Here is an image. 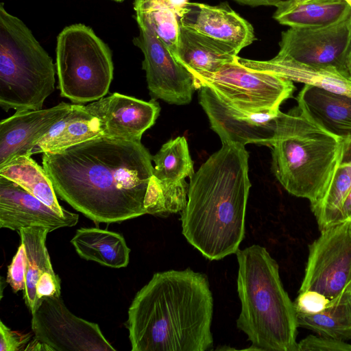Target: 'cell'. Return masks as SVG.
I'll return each mask as SVG.
<instances>
[{
    "instance_id": "cell-33",
    "label": "cell",
    "mask_w": 351,
    "mask_h": 351,
    "mask_svg": "<svg viewBox=\"0 0 351 351\" xmlns=\"http://www.w3.org/2000/svg\"><path fill=\"white\" fill-rule=\"evenodd\" d=\"M329 300L317 291H305L298 292V295L293 302V306L295 313L313 314L324 310Z\"/></svg>"
},
{
    "instance_id": "cell-37",
    "label": "cell",
    "mask_w": 351,
    "mask_h": 351,
    "mask_svg": "<svg viewBox=\"0 0 351 351\" xmlns=\"http://www.w3.org/2000/svg\"><path fill=\"white\" fill-rule=\"evenodd\" d=\"M239 3L253 7L256 6H277L283 0H234Z\"/></svg>"
},
{
    "instance_id": "cell-12",
    "label": "cell",
    "mask_w": 351,
    "mask_h": 351,
    "mask_svg": "<svg viewBox=\"0 0 351 351\" xmlns=\"http://www.w3.org/2000/svg\"><path fill=\"white\" fill-rule=\"evenodd\" d=\"M139 34L133 43L143 53V69L152 99L175 105H186L196 89L192 74L169 49L145 26L138 25Z\"/></svg>"
},
{
    "instance_id": "cell-38",
    "label": "cell",
    "mask_w": 351,
    "mask_h": 351,
    "mask_svg": "<svg viewBox=\"0 0 351 351\" xmlns=\"http://www.w3.org/2000/svg\"><path fill=\"white\" fill-rule=\"evenodd\" d=\"M171 8L178 16L179 19L184 13V9L189 2V0H167Z\"/></svg>"
},
{
    "instance_id": "cell-10",
    "label": "cell",
    "mask_w": 351,
    "mask_h": 351,
    "mask_svg": "<svg viewBox=\"0 0 351 351\" xmlns=\"http://www.w3.org/2000/svg\"><path fill=\"white\" fill-rule=\"evenodd\" d=\"M34 339L53 351H114L97 324L73 314L60 297H45L32 313Z\"/></svg>"
},
{
    "instance_id": "cell-20",
    "label": "cell",
    "mask_w": 351,
    "mask_h": 351,
    "mask_svg": "<svg viewBox=\"0 0 351 351\" xmlns=\"http://www.w3.org/2000/svg\"><path fill=\"white\" fill-rule=\"evenodd\" d=\"M239 51L234 47L180 25L174 58L192 75L213 73L234 61Z\"/></svg>"
},
{
    "instance_id": "cell-34",
    "label": "cell",
    "mask_w": 351,
    "mask_h": 351,
    "mask_svg": "<svg viewBox=\"0 0 351 351\" xmlns=\"http://www.w3.org/2000/svg\"><path fill=\"white\" fill-rule=\"evenodd\" d=\"M30 336L14 331L0 322V351L25 350V346L29 342Z\"/></svg>"
},
{
    "instance_id": "cell-8",
    "label": "cell",
    "mask_w": 351,
    "mask_h": 351,
    "mask_svg": "<svg viewBox=\"0 0 351 351\" xmlns=\"http://www.w3.org/2000/svg\"><path fill=\"white\" fill-rule=\"evenodd\" d=\"M237 57L215 72L193 74L196 89L208 86L244 111L279 112L281 104L293 95L295 89L293 82L274 73L247 68Z\"/></svg>"
},
{
    "instance_id": "cell-42",
    "label": "cell",
    "mask_w": 351,
    "mask_h": 351,
    "mask_svg": "<svg viewBox=\"0 0 351 351\" xmlns=\"http://www.w3.org/2000/svg\"><path fill=\"white\" fill-rule=\"evenodd\" d=\"M344 0H314V2H335V1H341Z\"/></svg>"
},
{
    "instance_id": "cell-32",
    "label": "cell",
    "mask_w": 351,
    "mask_h": 351,
    "mask_svg": "<svg viewBox=\"0 0 351 351\" xmlns=\"http://www.w3.org/2000/svg\"><path fill=\"white\" fill-rule=\"evenodd\" d=\"M297 351H351V344L319 335H310L298 342Z\"/></svg>"
},
{
    "instance_id": "cell-6",
    "label": "cell",
    "mask_w": 351,
    "mask_h": 351,
    "mask_svg": "<svg viewBox=\"0 0 351 351\" xmlns=\"http://www.w3.org/2000/svg\"><path fill=\"white\" fill-rule=\"evenodd\" d=\"M51 57L18 17L0 5V106L8 112L43 109L55 89Z\"/></svg>"
},
{
    "instance_id": "cell-15",
    "label": "cell",
    "mask_w": 351,
    "mask_h": 351,
    "mask_svg": "<svg viewBox=\"0 0 351 351\" xmlns=\"http://www.w3.org/2000/svg\"><path fill=\"white\" fill-rule=\"evenodd\" d=\"M61 102L49 108L16 111L0 123V167L16 158L33 154L38 141L72 108Z\"/></svg>"
},
{
    "instance_id": "cell-4",
    "label": "cell",
    "mask_w": 351,
    "mask_h": 351,
    "mask_svg": "<svg viewBox=\"0 0 351 351\" xmlns=\"http://www.w3.org/2000/svg\"><path fill=\"white\" fill-rule=\"evenodd\" d=\"M236 254L241 303L237 325L251 342L250 349L297 351L296 313L281 282L278 264L258 245L238 250Z\"/></svg>"
},
{
    "instance_id": "cell-18",
    "label": "cell",
    "mask_w": 351,
    "mask_h": 351,
    "mask_svg": "<svg viewBox=\"0 0 351 351\" xmlns=\"http://www.w3.org/2000/svg\"><path fill=\"white\" fill-rule=\"evenodd\" d=\"M297 110L333 136L351 138V95L304 84Z\"/></svg>"
},
{
    "instance_id": "cell-43",
    "label": "cell",
    "mask_w": 351,
    "mask_h": 351,
    "mask_svg": "<svg viewBox=\"0 0 351 351\" xmlns=\"http://www.w3.org/2000/svg\"><path fill=\"white\" fill-rule=\"evenodd\" d=\"M344 1H346V3L350 6V8H351V0H344Z\"/></svg>"
},
{
    "instance_id": "cell-16",
    "label": "cell",
    "mask_w": 351,
    "mask_h": 351,
    "mask_svg": "<svg viewBox=\"0 0 351 351\" xmlns=\"http://www.w3.org/2000/svg\"><path fill=\"white\" fill-rule=\"evenodd\" d=\"M79 215L69 212L58 214L42 201L14 182L0 176V228L19 232L34 226L47 228L50 232L72 227Z\"/></svg>"
},
{
    "instance_id": "cell-1",
    "label": "cell",
    "mask_w": 351,
    "mask_h": 351,
    "mask_svg": "<svg viewBox=\"0 0 351 351\" xmlns=\"http://www.w3.org/2000/svg\"><path fill=\"white\" fill-rule=\"evenodd\" d=\"M43 154L56 194L94 222L119 223L146 214L154 166L141 142L103 135Z\"/></svg>"
},
{
    "instance_id": "cell-24",
    "label": "cell",
    "mask_w": 351,
    "mask_h": 351,
    "mask_svg": "<svg viewBox=\"0 0 351 351\" xmlns=\"http://www.w3.org/2000/svg\"><path fill=\"white\" fill-rule=\"evenodd\" d=\"M351 15V8L344 1L296 3L282 1L273 18L290 27L313 28L334 24Z\"/></svg>"
},
{
    "instance_id": "cell-21",
    "label": "cell",
    "mask_w": 351,
    "mask_h": 351,
    "mask_svg": "<svg viewBox=\"0 0 351 351\" xmlns=\"http://www.w3.org/2000/svg\"><path fill=\"white\" fill-rule=\"evenodd\" d=\"M103 135L101 121L86 106L75 104L38 141L33 154L56 152Z\"/></svg>"
},
{
    "instance_id": "cell-2",
    "label": "cell",
    "mask_w": 351,
    "mask_h": 351,
    "mask_svg": "<svg viewBox=\"0 0 351 351\" xmlns=\"http://www.w3.org/2000/svg\"><path fill=\"white\" fill-rule=\"evenodd\" d=\"M213 299L207 276L187 268L154 274L136 294L126 326L132 351L213 347Z\"/></svg>"
},
{
    "instance_id": "cell-9",
    "label": "cell",
    "mask_w": 351,
    "mask_h": 351,
    "mask_svg": "<svg viewBox=\"0 0 351 351\" xmlns=\"http://www.w3.org/2000/svg\"><path fill=\"white\" fill-rule=\"evenodd\" d=\"M350 282L351 221H346L320 231L309 245L298 292L315 291L331 300Z\"/></svg>"
},
{
    "instance_id": "cell-40",
    "label": "cell",
    "mask_w": 351,
    "mask_h": 351,
    "mask_svg": "<svg viewBox=\"0 0 351 351\" xmlns=\"http://www.w3.org/2000/svg\"><path fill=\"white\" fill-rule=\"evenodd\" d=\"M347 66L350 76L351 77V45L348 55L347 58Z\"/></svg>"
},
{
    "instance_id": "cell-39",
    "label": "cell",
    "mask_w": 351,
    "mask_h": 351,
    "mask_svg": "<svg viewBox=\"0 0 351 351\" xmlns=\"http://www.w3.org/2000/svg\"><path fill=\"white\" fill-rule=\"evenodd\" d=\"M25 351L27 350H36V351H41V350H49L53 351L52 348H50L47 344L42 343L36 339H34V341H31L25 348Z\"/></svg>"
},
{
    "instance_id": "cell-30",
    "label": "cell",
    "mask_w": 351,
    "mask_h": 351,
    "mask_svg": "<svg viewBox=\"0 0 351 351\" xmlns=\"http://www.w3.org/2000/svg\"><path fill=\"white\" fill-rule=\"evenodd\" d=\"M189 184L185 180L166 182L151 177L144 199L146 214L167 217L182 212L188 199Z\"/></svg>"
},
{
    "instance_id": "cell-14",
    "label": "cell",
    "mask_w": 351,
    "mask_h": 351,
    "mask_svg": "<svg viewBox=\"0 0 351 351\" xmlns=\"http://www.w3.org/2000/svg\"><path fill=\"white\" fill-rule=\"evenodd\" d=\"M101 122L104 135L125 141L141 142L143 133L154 125L160 104L114 93L86 106Z\"/></svg>"
},
{
    "instance_id": "cell-36",
    "label": "cell",
    "mask_w": 351,
    "mask_h": 351,
    "mask_svg": "<svg viewBox=\"0 0 351 351\" xmlns=\"http://www.w3.org/2000/svg\"><path fill=\"white\" fill-rule=\"evenodd\" d=\"M351 219V191L348 193L345 199L343 202L339 217L338 219V223H343L346 221H350ZM337 223V224H338Z\"/></svg>"
},
{
    "instance_id": "cell-45",
    "label": "cell",
    "mask_w": 351,
    "mask_h": 351,
    "mask_svg": "<svg viewBox=\"0 0 351 351\" xmlns=\"http://www.w3.org/2000/svg\"><path fill=\"white\" fill-rule=\"evenodd\" d=\"M350 221H351V219H350Z\"/></svg>"
},
{
    "instance_id": "cell-13",
    "label": "cell",
    "mask_w": 351,
    "mask_h": 351,
    "mask_svg": "<svg viewBox=\"0 0 351 351\" xmlns=\"http://www.w3.org/2000/svg\"><path fill=\"white\" fill-rule=\"evenodd\" d=\"M197 90L199 103L222 143L270 145L280 110L250 112L237 108L208 86H200Z\"/></svg>"
},
{
    "instance_id": "cell-19",
    "label": "cell",
    "mask_w": 351,
    "mask_h": 351,
    "mask_svg": "<svg viewBox=\"0 0 351 351\" xmlns=\"http://www.w3.org/2000/svg\"><path fill=\"white\" fill-rule=\"evenodd\" d=\"M237 59L242 65L252 70L269 72L293 82L351 95V77L334 68L306 64L278 56L268 60H254L239 56Z\"/></svg>"
},
{
    "instance_id": "cell-27",
    "label": "cell",
    "mask_w": 351,
    "mask_h": 351,
    "mask_svg": "<svg viewBox=\"0 0 351 351\" xmlns=\"http://www.w3.org/2000/svg\"><path fill=\"white\" fill-rule=\"evenodd\" d=\"M49 232L47 228L40 226L23 228L19 232L27 256L23 298L32 313L40 302L36 289L39 277L45 271L53 269L45 245L47 235Z\"/></svg>"
},
{
    "instance_id": "cell-28",
    "label": "cell",
    "mask_w": 351,
    "mask_h": 351,
    "mask_svg": "<svg viewBox=\"0 0 351 351\" xmlns=\"http://www.w3.org/2000/svg\"><path fill=\"white\" fill-rule=\"evenodd\" d=\"M134 9L138 25L152 30L173 56L178 45L180 24L167 1L134 0Z\"/></svg>"
},
{
    "instance_id": "cell-29",
    "label": "cell",
    "mask_w": 351,
    "mask_h": 351,
    "mask_svg": "<svg viewBox=\"0 0 351 351\" xmlns=\"http://www.w3.org/2000/svg\"><path fill=\"white\" fill-rule=\"evenodd\" d=\"M153 175L160 180L178 182L191 178L195 173L194 162L191 157L189 145L184 136H178L164 143L152 156Z\"/></svg>"
},
{
    "instance_id": "cell-31",
    "label": "cell",
    "mask_w": 351,
    "mask_h": 351,
    "mask_svg": "<svg viewBox=\"0 0 351 351\" xmlns=\"http://www.w3.org/2000/svg\"><path fill=\"white\" fill-rule=\"evenodd\" d=\"M27 267V256L24 245L21 243L16 253L8 266L6 282L12 291L16 293L25 289V272Z\"/></svg>"
},
{
    "instance_id": "cell-5",
    "label": "cell",
    "mask_w": 351,
    "mask_h": 351,
    "mask_svg": "<svg viewBox=\"0 0 351 351\" xmlns=\"http://www.w3.org/2000/svg\"><path fill=\"white\" fill-rule=\"evenodd\" d=\"M296 112H279L274 137L272 171L291 195L319 201L331 180L341 140Z\"/></svg>"
},
{
    "instance_id": "cell-35",
    "label": "cell",
    "mask_w": 351,
    "mask_h": 351,
    "mask_svg": "<svg viewBox=\"0 0 351 351\" xmlns=\"http://www.w3.org/2000/svg\"><path fill=\"white\" fill-rule=\"evenodd\" d=\"M61 280L56 275L53 269L48 270L43 273L36 284V295L40 300L45 297H60Z\"/></svg>"
},
{
    "instance_id": "cell-7",
    "label": "cell",
    "mask_w": 351,
    "mask_h": 351,
    "mask_svg": "<svg viewBox=\"0 0 351 351\" xmlns=\"http://www.w3.org/2000/svg\"><path fill=\"white\" fill-rule=\"evenodd\" d=\"M56 66L60 96L75 104L104 97L113 79L109 47L81 23L64 27L58 36Z\"/></svg>"
},
{
    "instance_id": "cell-44",
    "label": "cell",
    "mask_w": 351,
    "mask_h": 351,
    "mask_svg": "<svg viewBox=\"0 0 351 351\" xmlns=\"http://www.w3.org/2000/svg\"><path fill=\"white\" fill-rule=\"evenodd\" d=\"M112 1H117V2H122V1H123L124 0H112Z\"/></svg>"
},
{
    "instance_id": "cell-23",
    "label": "cell",
    "mask_w": 351,
    "mask_h": 351,
    "mask_svg": "<svg viewBox=\"0 0 351 351\" xmlns=\"http://www.w3.org/2000/svg\"><path fill=\"white\" fill-rule=\"evenodd\" d=\"M351 191V138L341 140L340 151L328 186L316 203L311 205L320 231L338 223L340 210Z\"/></svg>"
},
{
    "instance_id": "cell-17",
    "label": "cell",
    "mask_w": 351,
    "mask_h": 351,
    "mask_svg": "<svg viewBox=\"0 0 351 351\" xmlns=\"http://www.w3.org/2000/svg\"><path fill=\"white\" fill-rule=\"evenodd\" d=\"M180 24L226 43L239 52L256 40L252 25L232 9L227 2L215 5L189 2L180 18Z\"/></svg>"
},
{
    "instance_id": "cell-26",
    "label": "cell",
    "mask_w": 351,
    "mask_h": 351,
    "mask_svg": "<svg viewBox=\"0 0 351 351\" xmlns=\"http://www.w3.org/2000/svg\"><path fill=\"white\" fill-rule=\"evenodd\" d=\"M0 176L14 182L61 215L69 211L59 204L53 183L31 155L19 156L0 167Z\"/></svg>"
},
{
    "instance_id": "cell-11",
    "label": "cell",
    "mask_w": 351,
    "mask_h": 351,
    "mask_svg": "<svg viewBox=\"0 0 351 351\" xmlns=\"http://www.w3.org/2000/svg\"><path fill=\"white\" fill-rule=\"evenodd\" d=\"M351 15L334 24L313 28L290 27L281 34L276 55L300 63L334 68L349 75Z\"/></svg>"
},
{
    "instance_id": "cell-41",
    "label": "cell",
    "mask_w": 351,
    "mask_h": 351,
    "mask_svg": "<svg viewBox=\"0 0 351 351\" xmlns=\"http://www.w3.org/2000/svg\"><path fill=\"white\" fill-rule=\"evenodd\" d=\"M292 2L296 3H306V2H311L314 0H289Z\"/></svg>"
},
{
    "instance_id": "cell-3",
    "label": "cell",
    "mask_w": 351,
    "mask_h": 351,
    "mask_svg": "<svg viewBox=\"0 0 351 351\" xmlns=\"http://www.w3.org/2000/svg\"><path fill=\"white\" fill-rule=\"evenodd\" d=\"M248 160L244 145L222 143L190 178L182 234L210 261L236 254L244 238Z\"/></svg>"
},
{
    "instance_id": "cell-22",
    "label": "cell",
    "mask_w": 351,
    "mask_h": 351,
    "mask_svg": "<svg viewBox=\"0 0 351 351\" xmlns=\"http://www.w3.org/2000/svg\"><path fill=\"white\" fill-rule=\"evenodd\" d=\"M82 258L100 265L122 268L128 266L130 249L124 237L115 232L97 228H81L71 240Z\"/></svg>"
},
{
    "instance_id": "cell-25",
    "label": "cell",
    "mask_w": 351,
    "mask_h": 351,
    "mask_svg": "<svg viewBox=\"0 0 351 351\" xmlns=\"http://www.w3.org/2000/svg\"><path fill=\"white\" fill-rule=\"evenodd\" d=\"M295 313L298 327L339 341L351 339V282L322 311Z\"/></svg>"
}]
</instances>
